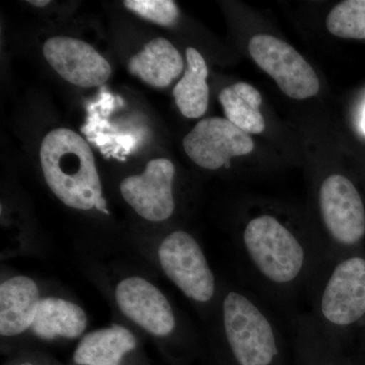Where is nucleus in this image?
<instances>
[{"label": "nucleus", "mask_w": 365, "mask_h": 365, "mask_svg": "<svg viewBox=\"0 0 365 365\" xmlns=\"http://www.w3.org/2000/svg\"><path fill=\"white\" fill-rule=\"evenodd\" d=\"M249 52L257 66L277 83L288 97L306 100L319 91L313 67L294 47L269 35H256L249 43Z\"/></svg>", "instance_id": "1a4fd4ad"}, {"label": "nucleus", "mask_w": 365, "mask_h": 365, "mask_svg": "<svg viewBox=\"0 0 365 365\" xmlns=\"http://www.w3.org/2000/svg\"><path fill=\"white\" fill-rule=\"evenodd\" d=\"M128 69L146 85L163 88L181 76L184 61L170 41L155 38L129 60Z\"/></svg>", "instance_id": "2eb2a0df"}, {"label": "nucleus", "mask_w": 365, "mask_h": 365, "mask_svg": "<svg viewBox=\"0 0 365 365\" xmlns=\"http://www.w3.org/2000/svg\"><path fill=\"white\" fill-rule=\"evenodd\" d=\"M48 290L26 274H2L0 282V337L19 340L30 335L38 307Z\"/></svg>", "instance_id": "f8f14e48"}, {"label": "nucleus", "mask_w": 365, "mask_h": 365, "mask_svg": "<svg viewBox=\"0 0 365 365\" xmlns=\"http://www.w3.org/2000/svg\"><path fill=\"white\" fill-rule=\"evenodd\" d=\"M182 146L198 167L215 170L230 167L232 158L250 155L255 144L227 118L213 117L201 120L185 137Z\"/></svg>", "instance_id": "9d476101"}, {"label": "nucleus", "mask_w": 365, "mask_h": 365, "mask_svg": "<svg viewBox=\"0 0 365 365\" xmlns=\"http://www.w3.org/2000/svg\"><path fill=\"white\" fill-rule=\"evenodd\" d=\"M327 29L336 37L365 40V0H346L327 16Z\"/></svg>", "instance_id": "6ab92c4d"}, {"label": "nucleus", "mask_w": 365, "mask_h": 365, "mask_svg": "<svg viewBox=\"0 0 365 365\" xmlns=\"http://www.w3.org/2000/svg\"><path fill=\"white\" fill-rule=\"evenodd\" d=\"M124 6L145 20L163 26H173L179 18V9L172 0H126Z\"/></svg>", "instance_id": "aec40b11"}, {"label": "nucleus", "mask_w": 365, "mask_h": 365, "mask_svg": "<svg viewBox=\"0 0 365 365\" xmlns=\"http://www.w3.org/2000/svg\"><path fill=\"white\" fill-rule=\"evenodd\" d=\"M204 323L220 365H294L272 307L253 290L222 281Z\"/></svg>", "instance_id": "7ed1b4c3"}, {"label": "nucleus", "mask_w": 365, "mask_h": 365, "mask_svg": "<svg viewBox=\"0 0 365 365\" xmlns=\"http://www.w3.org/2000/svg\"><path fill=\"white\" fill-rule=\"evenodd\" d=\"M174 163L167 158H155L141 174L124 178L119 191L125 203L144 222L165 223L175 215Z\"/></svg>", "instance_id": "6e6552de"}, {"label": "nucleus", "mask_w": 365, "mask_h": 365, "mask_svg": "<svg viewBox=\"0 0 365 365\" xmlns=\"http://www.w3.org/2000/svg\"><path fill=\"white\" fill-rule=\"evenodd\" d=\"M28 2L32 4V6L37 7H45L50 4L49 0H30V1Z\"/></svg>", "instance_id": "4be33fe9"}, {"label": "nucleus", "mask_w": 365, "mask_h": 365, "mask_svg": "<svg viewBox=\"0 0 365 365\" xmlns=\"http://www.w3.org/2000/svg\"><path fill=\"white\" fill-rule=\"evenodd\" d=\"M186 58L188 66L174 88L175 102L182 116L197 119L202 117L208 108V68L195 48H187Z\"/></svg>", "instance_id": "dca6fc26"}, {"label": "nucleus", "mask_w": 365, "mask_h": 365, "mask_svg": "<svg viewBox=\"0 0 365 365\" xmlns=\"http://www.w3.org/2000/svg\"><path fill=\"white\" fill-rule=\"evenodd\" d=\"M140 335L120 322L85 334L72 354L76 365H125L140 348Z\"/></svg>", "instance_id": "4468645a"}, {"label": "nucleus", "mask_w": 365, "mask_h": 365, "mask_svg": "<svg viewBox=\"0 0 365 365\" xmlns=\"http://www.w3.org/2000/svg\"><path fill=\"white\" fill-rule=\"evenodd\" d=\"M133 251L157 268L206 321L220 297L222 281L191 232L175 228L153 241L140 242Z\"/></svg>", "instance_id": "423d86ee"}, {"label": "nucleus", "mask_w": 365, "mask_h": 365, "mask_svg": "<svg viewBox=\"0 0 365 365\" xmlns=\"http://www.w3.org/2000/svg\"><path fill=\"white\" fill-rule=\"evenodd\" d=\"M361 129L365 134V105L364 108V112H362V119H361Z\"/></svg>", "instance_id": "5701e85b"}, {"label": "nucleus", "mask_w": 365, "mask_h": 365, "mask_svg": "<svg viewBox=\"0 0 365 365\" xmlns=\"http://www.w3.org/2000/svg\"><path fill=\"white\" fill-rule=\"evenodd\" d=\"M306 314L316 332L340 348L343 334L365 317V258L346 254L326 262L309 295Z\"/></svg>", "instance_id": "39448f33"}, {"label": "nucleus", "mask_w": 365, "mask_h": 365, "mask_svg": "<svg viewBox=\"0 0 365 365\" xmlns=\"http://www.w3.org/2000/svg\"><path fill=\"white\" fill-rule=\"evenodd\" d=\"M319 244L326 262L349 254L365 235V208L359 190L341 174L326 177L319 187Z\"/></svg>", "instance_id": "0eeeda50"}, {"label": "nucleus", "mask_w": 365, "mask_h": 365, "mask_svg": "<svg viewBox=\"0 0 365 365\" xmlns=\"http://www.w3.org/2000/svg\"><path fill=\"white\" fill-rule=\"evenodd\" d=\"M220 102L228 121L248 134L265 130V120L260 112L261 93L247 83H237L223 88Z\"/></svg>", "instance_id": "f3484780"}, {"label": "nucleus", "mask_w": 365, "mask_h": 365, "mask_svg": "<svg viewBox=\"0 0 365 365\" xmlns=\"http://www.w3.org/2000/svg\"><path fill=\"white\" fill-rule=\"evenodd\" d=\"M86 309L71 297L46 292L31 327L30 335L42 342L81 340L88 333Z\"/></svg>", "instance_id": "ddd939ff"}, {"label": "nucleus", "mask_w": 365, "mask_h": 365, "mask_svg": "<svg viewBox=\"0 0 365 365\" xmlns=\"http://www.w3.org/2000/svg\"><path fill=\"white\" fill-rule=\"evenodd\" d=\"M41 167L46 184L67 207L110 215L90 145L71 129H55L43 139Z\"/></svg>", "instance_id": "20e7f679"}, {"label": "nucleus", "mask_w": 365, "mask_h": 365, "mask_svg": "<svg viewBox=\"0 0 365 365\" xmlns=\"http://www.w3.org/2000/svg\"><path fill=\"white\" fill-rule=\"evenodd\" d=\"M9 365H45L44 364H41V362L36 361V360H20V361L14 362V364Z\"/></svg>", "instance_id": "412c9836"}, {"label": "nucleus", "mask_w": 365, "mask_h": 365, "mask_svg": "<svg viewBox=\"0 0 365 365\" xmlns=\"http://www.w3.org/2000/svg\"><path fill=\"white\" fill-rule=\"evenodd\" d=\"M294 365H344L339 348L324 340L314 330L306 314L292 319Z\"/></svg>", "instance_id": "a211bd4d"}, {"label": "nucleus", "mask_w": 365, "mask_h": 365, "mask_svg": "<svg viewBox=\"0 0 365 365\" xmlns=\"http://www.w3.org/2000/svg\"><path fill=\"white\" fill-rule=\"evenodd\" d=\"M81 264L109 302L116 322L148 336L173 359H188L198 350L193 324L148 274L121 264L104 266L88 255Z\"/></svg>", "instance_id": "f03ea898"}, {"label": "nucleus", "mask_w": 365, "mask_h": 365, "mask_svg": "<svg viewBox=\"0 0 365 365\" xmlns=\"http://www.w3.org/2000/svg\"><path fill=\"white\" fill-rule=\"evenodd\" d=\"M48 63L72 85L90 88L104 85L111 76L107 61L90 44L71 37L50 38L43 46Z\"/></svg>", "instance_id": "9b49d317"}, {"label": "nucleus", "mask_w": 365, "mask_h": 365, "mask_svg": "<svg viewBox=\"0 0 365 365\" xmlns=\"http://www.w3.org/2000/svg\"><path fill=\"white\" fill-rule=\"evenodd\" d=\"M235 251L255 294L285 313L299 297H307L326 263L316 235L272 213L250 217L237 235Z\"/></svg>", "instance_id": "f257e3e1"}]
</instances>
